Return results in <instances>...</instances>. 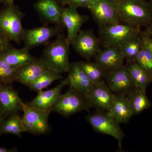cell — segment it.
<instances>
[{
    "label": "cell",
    "mask_w": 152,
    "mask_h": 152,
    "mask_svg": "<svg viewBox=\"0 0 152 152\" xmlns=\"http://www.w3.org/2000/svg\"><path fill=\"white\" fill-rule=\"evenodd\" d=\"M22 124L25 132L35 135L44 134L48 132V118L51 110H41L23 103Z\"/></svg>",
    "instance_id": "6"
},
{
    "label": "cell",
    "mask_w": 152,
    "mask_h": 152,
    "mask_svg": "<svg viewBox=\"0 0 152 152\" xmlns=\"http://www.w3.org/2000/svg\"><path fill=\"white\" fill-rule=\"evenodd\" d=\"M23 16L14 4L7 5L0 11V33L10 41L20 42L25 30L22 25Z\"/></svg>",
    "instance_id": "3"
},
{
    "label": "cell",
    "mask_w": 152,
    "mask_h": 152,
    "mask_svg": "<svg viewBox=\"0 0 152 152\" xmlns=\"http://www.w3.org/2000/svg\"><path fill=\"white\" fill-rule=\"evenodd\" d=\"M69 45L67 38L60 34L53 42L44 50L40 60L49 69L61 74L69 72Z\"/></svg>",
    "instance_id": "2"
},
{
    "label": "cell",
    "mask_w": 152,
    "mask_h": 152,
    "mask_svg": "<svg viewBox=\"0 0 152 152\" xmlns=\"http://www.w3.org/2000/svg\"><path fill=\"white\" fill-rule=\"evenodd\" d=\"M141 38L144 45L148 49L152 56V38L142 31L141 33Z\"/></svg>",
    "instance_id": "31"
},
{
    "label": "cell",
    "mask_w": 152,
    "mask_h": 152,
    "mask_svg": "<svg viewBox=\"0 0 152 152\" xmlns=\"http://www.w3.org/2000/svg\"><path fill=\"white\" fill-rule=\"evenodd\" d=\"M108 113L119 124L128 123L134 115L126 94H114L111 106Z\"/></svg>",
    "instance_id": "18"
},
{
    "label": "cell",
    "mask_w": 152,
    "mask_h": 152,
    "mask_svg": "<svg viewBox=\"0 0 152 152\" xmlns=\"http://www.w3.org/2000/svg\"><path fill=\"white\" fill-rule=\"evenodd\" d=\"M101 28V34L105 46L119 48L125 42L140 35V28L119 22Z\"/></svg>",
    "instance_id": "4"
},
{
    "label": "cell",
    "mask_w": 152,
    "mask_h": 152,
    "mask_svg": "<svg viewBox=\"0 0 152 152\" xmlns=\"http://www.w3.org/2000/svg\"><path fill=\"white\" fill-rule=\"evenodd\" d=\"M151 78L152 79V76H151Z\"/></svg>",
    "instance_id": "38"
},
{
    "label": "cell",
    "mask_w": 152,
    "mask_h": 152,
    "mask_svg": "<svg viewBox=\"0 0 152 152\" xmlns=\"http://www.w3.org/2000/svg\"><path fill=\"white\" fill-rule=\"evenodd\" d=\"M14 0H0V3H4L7 5L12 4H14Z\"/></svg>",
    "instance_id": "36"
},
{
    "label": "cell",
    "mask_w": 152,
    "mask_h": 152,
    "mask_svg": "<svg viewBox=\"0 0 152 152\" xmlns=\"http://www.w3.org/2000/svg\"><path fill=\"white\" fill-rule=\"evenodd\" d=\"M29 51V50L25 47L22 49H17L10 45L0 53V58L11 65L21 68L35 59Z\"/></svg>",
    "instance_id": "21"
},
{
    "label": "cell",
    "mask_w": 152,
    "mask_h": 152,
    "mask_svg": "<svg viewBox=\"0 0 152 152\" xmlns=\"http://www.w3.org/2000/svg\"><path fill=\"white\" fill-rule=\"evenodd\" d=\"M90 108L86 97L72 87L65 94H61L52 108V111L56 112L63 116L68 117L83 110Z\"/></svg>",
    "instance_id": "5"
},
{
    "label": "cell",
    "mask_w": 152,
    "mask_h": 152,
    "mask_svg": "<svg viewBox=\"0 0 152 152\" xmlns=\"http://www.w3.org/2000/svg\"><path fill=\"white\" fill-rule=\"evenodd\" d=\"M25 130L22 124V118L18 114L13 115L4 120L2 133L11 134L21 138L22 133Z\"/></svg>",
    "instance_id": "27"
},
{
    "label": "cell",
    "mask_w": 152,
    "mask_h": 152,
    "mask_svg": "<svg viewBox=\"0 0 152 152\" xmlns=\"http://www.w3.org/2000/svg\"><path fill=\"white\" fill-rule=\"evenodd\" d=\"M69 85L68 78L62 80L61 83L56 86L48 91L39 92L36 97L29 102L27 104L33 107L41 110H51L60 95L61 94L63 88Z\"/></svg>",
    "instance_id": "15"
},
{
    "label": "cell",
    "mask_w": 152,
    "mask_h": 152,
    "mask_svg": "<svg viewBox=\"0 0 152 152\" xmlns=\"http://www.w3.org/2000/svg\"><path fill=\"white\" fill-rule=\"evenodd\" d=\"M146 90L135 88L127 94L126 96L134 115L140 114L151 107V103L146 94Z\"/></svg>",
    "instance_id": "22"
},
{
    "label": "cell",
    "mask_w": 152,
    "mask_h": 152,
    "mask_svg": "<svg viewBox=\"0 0 152 152\" xmlns=\"http://www.w3.org/2000/svg\"><path fill=\"white\" fill-rule=\"evenodd\" d=\"M142 47L141 34L140 36L131 39L120 47L125 59L127 63L135 62L136 57Z\"/></svg>",
    "instance_id": "24"
},
{
    "label": "cell",
    "mask_w": 152,
    "mask_h": 152,
    "mask_svg": "<svg viewBox=\"0 0 152 152\" xmlns=\"http://www.w3.org/2000/svg\"><path fill=\"white\" fill-rule=\"evenodd\" d=\"M88 17L79 14L77 9L72 7L63 9L62 22L67 30V39L71 44L83 24L88 20Z\"/></svg>",
    "instance_id": "16"
},
{
    "label": "cell",
    "mask_w": 152,
    "mask_h": 152,
    "mask_svg": "<svg viewBox=\"0 0 152 152\" xmlns=\"http://www.w3.org/2000/svg\"><path fill=\"white\" fill-rule=\"evenodd\" d=\"M20 69L0 58V83L12 84L16 81Z\"/></svg>",
    "instance_id": "28"
},
{
    "label": "cell",
    "mask_w": 152,
    "mask_h": 152,
    "mask_svg": "<svg viewBox=\"0 0 152 152\" xmlns=\"http://www.w3.org/2000/svg\"><path fill=\"white\" fill-rule=\"evenodd\" d=\"M67 78L69 86L84 96L88 94L94 84L79 65V63L71 64Z\"/></svg>",
    "instance_id": "19"
},
{
    "label": "cell",
    "mask_w": 152,
    "mask_h": 152,
    "mask_svg": "<svg viewBox=\"0 0 152 152\" xmlns=\"http://www.w3.org/2000/svg\"><path fill=\"white\" fill-rule=\"evenodd\" d=\"M135 62L146 71L151 78L152 56L148 49L143 43L141 50L136 57Z\"/></svg>",
    "instance_id": "29"
},
{
    "label": "cell",
    "mask_w": 152,
    "mask_h": 152,
    "mask_svg": "<svg viewBox=\"0 0 152 152\" xmlns=\"http://www.w3.org/2000/svg\"><path fill=\"white\" fill-rule=\"evenodd\" d=\"M143 32L147 35L152 38V21L145 27V30Z\"/></svg>",
    "instance_id": "33"
},
{
    "label": "cell",
    "mask_w": 152,
    "mask_h": 152,
    "mask_svg": "<svg viewBox=\"0 0 152 152\" xmlns=\"http://www.w3.org/2000/svg\"><path fill=\"white\" fill-rule=\"evenodd\" d=\"M124 60L120 48L106 47L96 55V62L107 74L124 66Z\"/></svg>",
    "instance_id": "14"
},
{
    "label": "cell",
    "mask_w": 152,
    "mask_h": 152,
    "mask_svg": "<svg viewBox=\"0 0 152 152\" xmlns=\"http://www.w3.org/2000/svg\"><path fill=\"white\" fill-rule=\"evenodd\" d=\"M114 94L104 81L94 85L91 90L85 96L90 108L94 107L108 112L111 106Z\"/></svg>",
    "instance_id": "12"
},
{
    "label": "cell",
    "mask_w": 152,
    "mask_h": 152,
    "mask_svg": "<svg viewBox=\"0 0 152 152\" xmlns=\"http://www.w3.org/2000/svg\"><path fill=\"white\" fill-rule=\"evenodd\" d=\"M119 0H91L88 9L95 20L101 27L119 23Z\"/></svg>",
    "instance_id": "7"
},
{
    "label": "cell",
    "mask_w": 152,
    "mask_h": 152,
    "mask_svg": "<svg viewBox=\"0 0 152 152\" xmlns=\"http://www.w3.org/2000/svg\"><path fill=\"white\" fill-rule=\"evenodd\" d=\"M91 0H58L64 5L77 9L87 8L88 4Z\"/></svg>",
    "instance_id": "30"
},
{
    "label": "cell",
    "mask_w": 152,
    "mask_h": 152,
    "mask_svg": "<svg viewBox=\"0 0 152 152\" xmlns=\"http://www.w3.org/2000/svg\"><path fill=\"white\" fill-rule=\"evenodd\" d=\"M34 6L41 17L47 22L58 26L63 25V9L60 7L58 0H38Z\"/></svg>",
    "instance_id": "17"
},
{
    "label": "cell",
    "mask_w": 152,
    "mask_h": 152,
    "mask_svg": "<svg viewBox=\"0 0 152 152\" xmlns=\"http://www.w3.org/2000/svg\"><path fill=\"white\" fill-rule=\"evenodd\" d=\"M23 103L12 84L0 83V115L5 119L21 111Z\"/></svg>",
    "instance_id": "9"
},
{
    "label": "cell",
    "mask_w": 152,
    "mask_h": 152,
    "mask_svg": "<svg viewBox=\"0 0 152 152\" xmlns=\"http://www.w3.org/2000/svg\"><path fill=\"white\" fill-rule=\"evenodd\" d=\"M17 150L16 148H14L8 149L3 147H0V152H16Z\"/></svg>",
    "instance_id": "34"
},
{
    "label": "cell",
    "mask_w": 152,
    "mask_h": 152,
    "mask_svg": "<svg viewBox=\"0 0 152 152\" xmlns=\"http://www.w3.org/2000/svg\"><path fill=\"white\" fill-rule=\"evenodd\" d=\"M149 2L150 5H151L152 9V0H150V1Z\"/></svg>",
    "instance_id": "37"
},
{
    "label": "cell",
    "mask_w": 152,
    "mask_h": 152,
    "mask_svg": "<svg viewBox=\"0 0 152 152\" xmlns=\"http://www.w3.org/2000/svg\"><path fill=\"white\" fill-rule=\"evenodd\" d=\"M79 64L93 84L100 83L106 78L107 73L96 62L88 61L81 62Z\"/></svg>",
    "instance_id": "25"
},
{
    "label": "cell",
    "mask_w": 152,
    "mask_h": 152,
    "mask_svg": "<svg viewBox=\"0 0 152 152\" xmlns=\"http://www.w3.org/2000/svg\"><path fill=\"white\" fill-rule=\"evenodd\" d=\"M5 119L1 115H0V135L3 134L2 127L3 122Z\"/></svg>",
    "instance_id": "35"
},
{
    "label": "cell",
    "mask_w": 152,
    "mask_h": 152,
    "mask_svg": "<svg viewBox=\"0 0 152 152\" xmlns=\"http://www.w3.org/2000/svg\"><path fill=\"white\" fill-rule=\"evenodd\" d=\"M48 69L40 59L35 58L26 65L20 68L16 81L29 87Z\"/></svg>",
    "instance_id": "20"
},
{
    "label": "cell",
    "mask_w": 152,
    "mask_h": 152,
    "mask_svg": "<svg viewBox=\"0 0 152 152\" xmlns=\"http://www.w3.org/2000/svg\"><path fill=\"white\" fill-rule=\"evenodd\" d=\"M10 41L6 36L0 33V53L10 46Z\"/></svg>",
    "instance_id": "32"
},
{
    "label": "cell",
    "mask_w": 152,
    "mask_h": 152,
    "mask_svg": "<svg viewBox=\"0 0 152 152\" xmlns=\"http://www.w3.org/2000/svg\"><path fill=\"white\" fill-rule=\"evenodd\" d=\"M105 79L111 91L117 94H127L136 88L125 66L108 73Z\"/></svg>",
    "instance_id": "13"
},
{
    "label": "cell",
    "mask_w": 152,
    "mask_h": 152,
    "mask_svg": "<svg viewBox=\"0 0 152 152\" xmlns=\"http://www.w3.org/2000/svg\"><path fill=\"white\" fill-rule=\"evenodd\" d=\"M62 79L61 74L52 70L48 69L28 87L30 90L39 92L48 87L54 82Z\"/></svg>",
    "instance_id": "26"
},
{
    "label": "cell",
    "mask_w": 152,
    "mask_h": 152,
    "mask_svg": "<svg viewBox=\"0 0 152 152\" xmlns=\"http://www.w3.org/2000/svg\"><path fill=\"white\" fill-rule=\"evenodd\" d=\"M126 66L135 86L146 89L147 87L152 82L151 78L146 71L135 62L127 63Z\"/></svg>",
    "instance_id": "23"
},
{
    "label": "cell",
    "mask_w": 152,
    "mask_h": 152,
    "mask_svg": "<svg viewBox=\"0 0 152 152\" xmlns=\"http://www.w3.org/2000/svg\"><path fill=\"white\" fill-rule=\"evenodd\" d=\"M86 119L95 131L116 139L121 148L124 134L120 127L119 123L108 112H98L90 114L86 117Z\"/></svg>",
    "instance_id": "8"
},
{
    "label": "cell",
    "mask_w": 152,
    "mask_h": 152,
    "mask_svg": "<svg viewBox=\"0 0 152 152\" xmlns=\"http://www.w3.org/2000/svg\"><path fill=\"white\" fill-rule=\"evenodd\" d=\"M61 28V26L56 25L54 27L42 26L24 30L21 40L24 43V47L30 50L46 43L55 36L60 34Z\"/></svg>",
    "instance_id": "10"
},
{
    "label": "cell",
    "mask_w": 152,
    "mask_h": 152,
    "mask_svg": "<svg viewBox=\"0 0 152 152\" xmlns=\"http://www.w3.org/2000/svg\"><path fill=\"white\" fill-rule=\"evenodd\" d=\"M118 16L121 23L146 27L152 21V9L146 0H119Z\"/></svg>",
    "instance_id": "1"
},
{
    "label": "cell",
    "mask_w": 152,
    "mask_h": 152,
    "mask_svg": "<svg viewBox=\"0 0 152 152\" xmlns=\"http://www.w3.org/2000/svg\"><path fill=\"white\" fill-rule=\"evenodd\" d=\"M71 45L79 55L88 60L96 56L100 51L97 38L89 30H80Z\"/></svg>",
    "instance_id": "11"
}]
</instances>
